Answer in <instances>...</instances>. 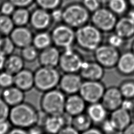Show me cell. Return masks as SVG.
<instances>
[{
    "label": "cell",
    "instance_id": "1",
    "mask_svg": "<svg viewBox=\"0 0 134 134\" xmlns=\"http://www.w3.org/2000/svg\"><path fill=\"white\" fill-rule=\"evenodd\" d=\"M39 111L31 104L23 102L12 107L8 120L13 127L27 129L37 124Z\"/></svg>",
    "mask_w": 134,
    "mask_h": 134
},
{
    "label": "cell",
    "instance_id": "2",
    "mask_svg": "<svg viewBox=\"0 0 134 134\" xmlns=\"http://www.w3.org/2000/svg\"><path fill=\"white\" fill-rule=\"evenodd\" d=\"M75 42L82 49L93 52L103 41L102 32L93 25L86 24L76 29Z\"/></svg>",
    "mask_w": 134,
    "mask_h": 134
},
{
    "label": "cell",
    "instance_id": "3",
    "mask_svg": "<svg viewBox=\"0 0 134 134\" xmlns=\"http://www.w3.org/2000/svg\"><path fill=\"white\" fill-rule=\"evenodd\" d=\"M61 76L57 68L40 65L34 71L35 88L42 93L56 88Z\"/></svg>",
    "mask_w": 134,
    "mask_h": 134
},
{
    "label": "cell",
    "instance_id": "4",
    "mask_svg": "<svg viewBox=\"0 0 134 134\" xmlns=\"http://www.w3.org/2000/svg\"><path fill=\"white\" fill-rule=\"evenodd\" d=\"M40 99L41 110L49 115H58L64 112L66 96L59 88H54L43 93Z\"/></svg>",
    "mask_w": 134,
    "mask_h": 134
},
{
    "label": "cell",
    "instance_id": "5",
    "mask_svg": "<svg viewBox=\"0 0 134 134\" xmlns=\"http://www.w3.org/2000/svg\"><path fill=\"white\" fill-rule=\"evenodd\" d=\"M90 17V12L82 4L72 3L63 9V22L73 29L87 24Z\"/></svg>",
    "mask_w": 134,
    "mask_h": 134
},
{
    "label": "cell",
    "instance_id": "6",
    "mask_svg": "<svg viewBox=\"0 0 134 134\" xmlns=\"http://www.w3.org/2000/svg\"><path fill=\"white\" fill-rule=\"evenodd\" d=\"M90 19L92 24L102 32H109L114 30L118 20L117 15L105 7H100L93 12Z\"/></svg>",
    "mask_w": 134,
    "mask_h": 134
},
{
    "label": "cell",
    "instance_id": "7",
    "mask_svg": "<svg viewBox=\"0 0 134 134\" xmlns=\"http://www.w3.org/2000/svg\"><path fill=\"white\" fill-rule=\"evenodd\" d=\"M50 34L53 44L59 49L72 48L75 42V31L64 23L56 26Z\"/></svg>",
    "mask_w": 134,
    "mask_h": 134
},
{
    "label": "cell",
    "instance_id": "8",
    "mask_svg": "<svg viewBox=\"0 0 134 134\" xmlns=\"http://www.w3.org/2000/svg\"><path fill=\"white\" fill-rule=\"evenodd\" d=\"M84 61L81 55L72 47L63 50L58 66L64 73H79Z\"/></svg>",
    "mask_w": 134,
    "mask_h": 134
},
{
    "label": "cell",
    "instance_id": "9",
    "mask_svg": "<svg viewBox=\"0 0 134 134\" xmlns=\"http://www.w3.org/2000/svg\"><path fill=\"white\" fill-rule=\"evenodd\" d=\"M95 60L105 69L116 67L120 56L119 49L108 43L101 44L94 51Z\"/></svg>",
    "mask_w": 134,
    "mask_h": 134
},
{
    "label": "cell",
    "instance_id": "10",
    "mask_svg": "<svg viewBox=\"0 0 134 134\" xmlns=\"http://www.w3.org/2000/svg\"><path fill=\"white\" fill-rule=\"evenodd\" d=\"M106 87L101 81L83 80L79 94L87 104L100 102Z\"/></svg>",
    "mask_w": 134,
    "mask_h": 134
},
{
    "label": "cell",
    "instance_id": "11",
    "mask_svg": "<svg viewBox=\"0 0 134 134\" xmlns=\"http://www.w3.org/2000/svg\"><path fill=\"white\" fill-rule=\"evenodd\" d=\"M73 117L65 112L58 115H47L42 126L46 133L58 134L64 127L72 125Z\"/></svg>",
    "mask_w": 134,
    "mask_h": 134
},
{
    "label": "cell",
    "instance_id": "12",
    "mask_svg": "<svg viewBox=\"0 0 134 134\" xmlns=\"http://www.w3.org/2000/svg\"><path fill=\"white\" fill-rule=\"evenodd\" d=\"M83 80L78 73H65L61 75L59 88L65 95L79 93Z\"/></svg>",
    "mask_w": 134,
    "mask_h": 134
},
{
    "label": "cell",
    "instance_id": "13",
    "mask_svg": "<svg viewBox=\"0 0 134 134\" xmlns=\"http://www.w3.org/2000/svg\"><path fill=\"white\" fill-rule=\"evenodd\" d=\"M83 80L101 81L105 74V68L95 61H84L79 72Z\"/></svg>",
    "mask_w": 134,
    "mask_h": 134
},
{
    "label": "cell",
    "instance_id": "14",
    "mask_svg": "<svg viewBox=\"0 0 134 134\" xmlns=\"http://www.w3.org/2000/svg\"><path fill=\"white\" fill-rule=\"evenodd\" d=\"M124 97L118 87L110 86L106 88L100 102L109 112L121 107Z\"/></svg>",
    "mask_w": 134,
    "mask_h": 134
},
{
    "label": "cell",
    "instance_id": "15",
    "mask_svg": "<svg viewBox=\"0 0 134 134\" xmlns=\"http://www.w3.org/2000/svg\"><path fill=\"white\" fill-rule=\"evenodd\" d=\"M52 21L50 13L43 8L38 7L30 13L29 23L36 30L43 31L47 29Z\"/></svg>",
    "mask_w": 134,
    "mask_h": 134
},
{
    "label": "cell",
    "instance_id": "16",
    "mask_svg": "<svg viewBox=\"0 0 134 134\" xmlns=\"http://www.w3.org/2000/svg\"><path fill=\"white\" fill-rule=\"evenodd\" d=\"M86 104V102L79 93L68 95L65 102L64 112L74 117L85 112Z\"/></svg>",
    "mask_w": 134,
    "mask_h": 134
},
{
    "label": "cell",
    "instance_id": "17",
    "mask_svg": "<svg viewBox=\"0 0 134 134\" xmlns=\"http://www.w3.org/2000/svg\"><path fill=\"white\" fill-rule=\"evenodd\" d=\"M61 54L59 48L52 45L39 52L38 60L41 66L57 68L59 65Z\"/></svg>",
    "mask_w": 134,
    "mask_h": 134
},
{
    "label": "cell",
    "instance_id": "18",
    "mask_svg": "<svg viewBox=\"0 0 134 134\" xmlns=\"http://www.w3.org/2000/svg\"><path fill=\"white\" fill-rule=\"evenodd\" d=\"M9 36L16 47L21 49L31 44L34 37L31 30L25 26L14 28Z\"/></svg>",
    "mask_w": 134,
    "mask_h": 134
},
{
    "label": "cell",
    "instance_id": "19",
    "mask_svg": "<svg viewBox=\"0 0 134 134\" xmlns=\"http://www.w3.org/2000/svg\"><path fill=\"white\" fill-rule=\"evenodd\" d=\"M110 113L108 118L117 131L122 132L132 122L131 113L121 107H119Z\"/></svg>",
    "mask_w": 134,
    "mask_h": 134
},
{
    "label": "cell",
    "instance_id": "20",
    "mask_svg": "<svg viewBox=\"0 0 134 134\" xmlns=\"http://www.w3.org/2000/svg\"><path fill=\"white\" fill-rule=\"evenodd\" d=\"M14 85L25 92L30 91L35 87L34 72L24 68L14 75Z\"/></svg>",
    "mask_w": 134,
    "mask_h": 134
},
{
    "label": "cell",
    "instance_id": "21",
    "mask_svg": "<svg viewBox=\"0 0 134 134\" xmlns=\"http://www.w3.org/2000/svg\"><path fill=\"white\" fill-rule=\"evenodd\" d=\"M115 68L122 75H134V53L131 50L120 54Z\"/></svg>",
    "mask_w": 134,
    "mask_h": 134
},
{
    "label": "cell",
    "instance_id": "22",
    "mask_svg": "<svg viewBox=\"0 0 134 134\" xmlns=\"http://www.w3.org/2000/svg\"><path fill=\"white\" fill-rule=\"evenodd\" d=\"M85 112L94 124L100 125L108 117L109 111L100 102L88 104Z\"/></svg>",
    "mask_w": 134,
    "mask_h": 134
},
{
    "label": "cell",
    "instance_id": "23",
    "mask_svg": "<svg viewBox=\"0 0 134 134\" xmlns=\"http://www.w3.org/2000/svg\"><path fill=\"white\" fill-rule=\"evenodd\" d=\"M25 93V92L14 85L3 89L1 96L12 107L24 102Z\"/></svg>",
    "mask_w": 134,
    "mask_h": 134
},
{
    "label": "cell",
    "instance_id": "24",
    "mask_svg": "<svg viewBox=\"0 0 134 134\" xmlns=\"http://www.w3.org/2000/svg\"><path fill=\"white\" fill-rule=\"evenodd\" d=\"M114 32L125 40L134 36V22L127 16L118 19L114 29Z\"/></svg>",
    "mask_w": 134,
    "mask_h": 134
},
{
    "label": "cell",
    "instance_id": "25",
    "mask_svg": "<svg viewBox=\"0 0 134 134\" xmlns=\"http://www.w3.org/2000/svg\"><path fill=\"white\" fill-rule=\"evenodd\" d=\"M25 62L20 54L13 53L7 57L4 70L15 75L25 68Z\"/></svg>",
    "mask_w": 134,
    "mask_h": 134
},
{
    "label": "cell",
    "instance_id": "26",
    "mask_svg": "<svg viewBox=\"0 0 134 134\" xmlns=\"http://www.w3.org/2000/svg\"><path fill=\"white\" fill-rule=\"evenodd\" d=\"M52 44L50 34L41 31L34 36L32 44L40 51L49 47Z\"/></svg>",
    "mask_w": 134,
    "mask_h": 134
},
{
    "label": "cell",
    "instance_id": "27",
    "mask_svg": "<svg viewBox=\"0 0 134 134\" xmlns=\"http://www.w3.org/2000/svg\"><path fill=\"white\" fill-rule=\"evenodd\" d=\"M93 124L86 112L73 117L72 126L80 133L92 127Z\"/></svg>",
    "mask_w": 134,
    "mask_h": 134
},
{
    "label": "cell",
    "instance_id": "28",
    "mask_svg": "<svg viewBox=\"0 0 134 134\" xmlns=\"http://www.w3.org/2000/svg\"><path fill=\"white\" fill-rule=\"evenodd\" d=\"M15 25L25 26L29 23L30 13L26 8H17L11 15Z\"/></svg>",
    "mask_w": 134,
    "mask_h": 134
},
{
    "label": "cell",
    "instance_id": "29",
    "mask_svg": "<svg viewBox=\"0 0 134 134\" xmlns=\"http://www.w3.org/2000/svg\"><path fill=\"white\" fill-rule=\"evenodd\" d=\"M128 4L127 0H110L107 6L117 16H120L127 12Z\"/></svg>",
    "mask_w": 134,
    "mask_h": 134
},
{
    "label": "cell",
    "instance_id": "30",
    "mask_svg": "<svg viewBox=\"0 0 134 134\" xmlns=\"http://www.w3.org/2000/svg\"><path fill=\"white\" fill-rule=\"evenodd\" d=\"M21 49L20 55L25 62L31 63L38 59L39 51L32 44Z\"/></svg>",
    "mask_w": 134,
    "mask_h": 134
},
{
    "label": "cell",
    "instance_id": "31",
    "mask_svg": "<svg viewBox=\"0 0 134 134\" xmlns=\"http://www.w3.org/2000/svg\"><path fill=\"white\" fill-rule=\"evenodd\" d=\"M15 24L10 16L1 14L0 15V34L4 36H9L14 28Z\"/></svg>",
    "mask_w": 134,
    "mask_h": 134
},
{
    "label": "cell",
    "instance_id": "32",
    "mask_svg": "<svg viewBox=\"0 0 134 134\" xmlns=\"http://www.w3.org/2000/svg\"><path fill=\"white\" fill-rule=\"evenodd\" d=\"M118 87L124 98H134V80H125Z\"/></svg>",
    "mask_w": 134,
    "mask_h": 134
},
{
    "label": "cell",
    "instance_id": "33",
    "mask_svg": "<svg viewBox=\"0 0 134 134\" xmlns=\"http://www.w3.org/2000/svg\"><path fill=\"white\" fill-rule=\"evenodd\" d=\"M16 46L9 36L2 37L0 40V52L6 56H8L13 53Z\"/></svg>",
    "mask_w": 134,
    "mask_h": 134
},
{
    "label": "cell",
    "instance_id": "34",
    "mask_svg": "<svg viewBox=\"0 0 134 134\" xmlns=\"http://www.w3.org/2000/svg\"><path fill=\"white\" fill-rule=\"evenodd\" d=\"M14 85V75L3 70L0 71V88L2 90Z\"/></svg>",
    "mask_w": 134,
    "mask_h": 134
},
{
    "label": "cell",
    "instance_id": "35",
    "mask_svg": "<svg viewBox=\"0 0 134 134\" xmlns=\"http://www.w3.org/2000/svg\"><path fill=\"white\" fill-rule=\"evenodd\" d=\"M39 7L48 11L59 7L62 0H35Z\"/></svg>",
    "mask_w": 134,
    "mask_h": 134
},
{
    "label": "cell",
    "instance_id": "36",
    "mask_svg": "<svg viewBox=\"0 0 134 134\" xmlns=\"http://www.w3.org/2000/svg\"><path fill=\"white\" fill-rule=\"evenodd\" d=\"M125 41V39L114 32L108 36L107 43L116 49H119L124 46Z\"/></svg>",
    "mask_w": 134,
    "mask_h": 134
},
{
    "label": "cell",
    "instance_id": "37",
    "mask_svg": "<svg viewBox=\"0 0 134 134\" xmlns=\"http://www.w3.org/2000/svg\"><path fill=\"white\" fill-rule=\"evenodd\" d=\"M11 107L0 96V121L8 120Z\"/></svg>",
    "mask_w": 134,
    "mask_h": 134
},
{
    "label": "cell",
    "instance_id": "38",
    "mask_svg": "<svg viewBox=\"0 0 134 134\" xmlns=\"http://www.w3.org/2000/svg\"><path fill=\"white\" fill-rule=\"evenodd\" d=\"M100 125L99 128L104 134H114L117 131L108 117Z\"/></svg>",
    "mask_w": 134,
    "mask_h": 134
},
{
    "label": "cell",
    "instance_id": "39",
    "mask_svg": "<svg viewBox=\"0 0 134 134\" xmlns=\"http://www.w3.org/2000/svg\"><path fill=\"white\" fill-rule=\"evenodd\" d=\"M15 5L9 0L2 3L0 7V12L2 14L10 16L15 10Z\"/></svg>",
    "mask_w": 134,
    "mask_h": 134
},
{
    "label": "cell",
    "instance_id": "40",
    "mask_svg": "<svg viewBox=\"0 0 134 134\" xmlns=\"http://www.w3.org/2000/svg\"><path fill=\"white\" fill-rule=\"evenodd\" d=\"M82 5L91 13L94 12L101 6L98 0H82Z\"/></svg>",
    "mask_w": 134,
    "mask_h": 134
},
{
    "label": "cell",
    "instance_id": "41",
    "mask_svg": "<svg viewBox=\"0 0 134 134\" xmlns=\"http://www.w3.org/2000/svg\"><path fill=\"white\" fill-rule=\"evenodd\" d=\"M50 15L52 21L56 23L63 21V9L59 7L52 10L50 12Z\"/></svg>",
    "mask_w": 134,
    "mask_h": 134
},
{
    "label": "cell",
    "instance_id": "42",
    "mask_svg": "<svg viewBox=\"0 0 134 134\" xmlns=\"http://www.w3.org/2000/svg\"><path fill=\"white\" fill-rule=\"evenodd\" d=\"M120 107L131 113L134 109V98H124Z\"/></svg>",
    "mask_w": 134,
    "mask_h": 134
},
{
    "label": "cell",
    "instance_id": "43",
    "mask_svg": "<svg viewBox=\"0 0 134 134\" xmlns=\"http://www.w3.org/2000/svg\"><path fill=\"white\" fill-rule=\"evenodd\" d=\"M17 8H27L30 6L35 0H9Z\"/></svg>",
    "mask_w": 134,
    "mask_h": 134
},
{
    "label": "cell",
    "instance_id": "44",
    "mask_svg": "<svg viewBox=\"0 0 134 134\" xmlns=\"http://www.w3.org/2000/svg\"><path fill=\"white\" fill-rule=\"evenodd\" d=\"M28 134H44L45 133L43 127L38 124H36L27 129Z\"/></svg>",
    "mask_w": 134,
    "mask_h": 134
},
{
    "label": "cell",
    "instance_id": "45",
    "mask_svg": "<svg viewBox=\"0 0 134 134\" xmlns=\"http://www.w3.org/2000/svg\"><path fill=\"white\" fill-rule=\"evenodd\" d=\"M11 126L8 120L0 121V134H7L11 129Z\"/></svg>",
    "mask_w": 134,
    "mask_h": 134
},
{
    "label": "cell",
    "instance_id": "46",
    "mask_svg": "<svg viewBox=\"0 0 134 134\" xmlns=\"http://www.w3.org/2000/svg\"><path fill=\"white\" fill-rule=\"evenodd\" d=\"M58 134H80V132L72 125L64 127Z\"/></svg>",
    "mask_w": 134,
    "mask_h": 134
},
{
    "label": "cell",
    "instance_id": "47",
    "mask_svg": "<svg viewBox=\"0 0 134 134\" xmlns=\"http://www.w3.org/2000/svg\"><path fill=\"white\" fill-rule=\"evenodd\" d=\"M80 134H104L99 127L92 126L89 129L82 132Z\"/></svg>",
    "mask_w": 134,
    "mask_h": 134
},
{
    "label": "cell",
    "instance_id": "48",
    "mask_svg": "<svg viewBox=\"0 0 134 134\" xmlns=\"http://www.w3.org/2000/svg\"><path fill=\"white\" fill-rule=\"evenodd\" d=\"M7 134H28L27 129L13 127Z\"/></svg>",
    "mask_w": 134,
    "mask_h": 134
},
{
    "label": "cell",
    "instance_id": "49",
    "mask_svg": "<svg viewBox=\"0 0 134 134\" xmlns=\"http://www.w3.org/2000/svg\"><path fill=\"white\" fill-rule=\"evenodd\" d=\"M122 134H134V121L131 122L122 131Z\"/></svg>",
    "mask_w": 134,
    "mask_h": 134
},
{
    "label": "cell",
    "instance_id": "50",
    "mask_svg": "<svg viewBox=\"0 0 134 134\" xmlns=\"http://www.w3.org/2000/svg\"><path fill=\"white\" fill-rule=\"evenodd\" d=\"M7 56L0 52V71L4 70Z\"/></svg>",
    "mask_w": 134,
    "mask_h": 134
},
{
    "label": "cell",
    "instance_id": "51",
    "mask_svg": "<svg viewBox=\"0 0 134 134\" xmlns=\"http://www.w3.org/2000/svg\"><path fill=\"white\" fill-rule=\"evenodd\" d=\"M127 16L134 22V8H132V9L128 12Z\"/></svg>",
    "mask_w": 134,
    "mask_h": 134
},
{
    "label": "cell",
    "instance_id": "52",
    "mask_svg": "<svg viewBox=\"0 0 134 134\" xmlns=\"http://www.w3.org/2000/svg\"><path fill=\"white\" fill-rule=\"evenodd\" d=\"M109 1L110 0H98L100 6H107Z\"/></svg>",
    "mask_w": 134,
    "mask_h": 134
},
{
    "label": "cell",
    "instance_id": "53",
    "mask_svg": "<svg viewBox=\"0 0 134 134\" xmlns=\"http://www.w3.org/2000/svg\"><path fill=\"white\" fill-rule=\"evenodd\" d=\"M129 5H130L132 8H134V0H127Z\"/></svg>",
    "mask_w": 134,
    "mask_h": 134
},
{
    "label": "cell",
    "instance_id": "54",
    "mask_svg": "<svg viewBox=\"0 0 134 134\" xmlns=\"http://www.w3.org/2000/svg\"><path fill=\"white\" fill-rule=\"evenodd\" d=\"M131 51L134 53V41H133L131 45Z\"/></svg>",
    "mask_w": 134,
    "mask_h": 134
},
{
    "label": "cell",
    "instance_id": "55",
    "mask_svg": "<svg viewBox=\"0 0 134 134\" xmlns=\"http://www.w3.org/2000/svg\"><path fill=\"white\" fill-rule=\"evenodd\" d=\"M131 115H132V118L133 119V120H134V109L133 110V111H132V113H131Z\"/></svg>",
    "mask_w": 134,
    "mask_h": 134
},
{
    "label": "cell",
    "instance_id": "56",
    "mask_svg": "<svg viewBox=\"0 0 134 134\" xmlns=\"http://www.w3.org/2000/svg\"><path fill=\"white\" fill-rule=\"evenodd\" d=\"M2 37L1 36V34H0V40H1V38H2Z\"/></svg>",
    "mask_w": 134,
    "mask_h": 134
},
{
    "label": "cell",
    "instance_id": "57",
    "mask_svg": "<svg viewBox=\"0 0 134 134\" xmlns=\"http://www.w3.org/2000/svg\"><path fill=\"white\" fill-rule=\"evenodd\" d=\"M1 4H2V3H1V0H0V7H1Z\"/></svg>",
    "mask_w": 134,
    "mask_h": 134
},
{
    "label": "cell",
    "instance_id": "58",
    "mask_svg": "<svg viewBox=\"0 0 134 134\" xmlns=\"http://www.w3.org/2000/svg\"><path fill=\"white\" fill-rule=\"evenodd\" d=\"M44 134H49V133H46V132H45Z\"/></svg>",
    "mask_w": 134,
    "mask_h": 134
}]
</instances>
